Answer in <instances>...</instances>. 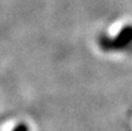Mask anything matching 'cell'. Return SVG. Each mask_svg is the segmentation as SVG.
I'll return each mask as SVG.
<instances>
[{"label":"cell","instance_id":"obj_1","mask_svg":"<svg viewBox=\"0 0 132 131\" xmlns=\"http://www.w3.org/2000/svg\"><path fill=\"white\" fill-rule=\"evenodd\" d=\"M100 45L105 51H124L132 46V24L123 27L115 36H102Z\"/></svg>","mask_w":132,"mask_h":131},{"label":"cell","instance_id":"obj_2","mask_svg":"<svg viewBox=\"0 0 132 131\" xmlns=\"http://www.w3.org/2000/svg\"><path fill=\"white\" fill-rule=\"evenodd\" d=\"M12 131H29V128H28V125L26 124V123H20V124L16 125Z\"/></svg>","mask_w":132,"mask_h":131}]
</instances>
